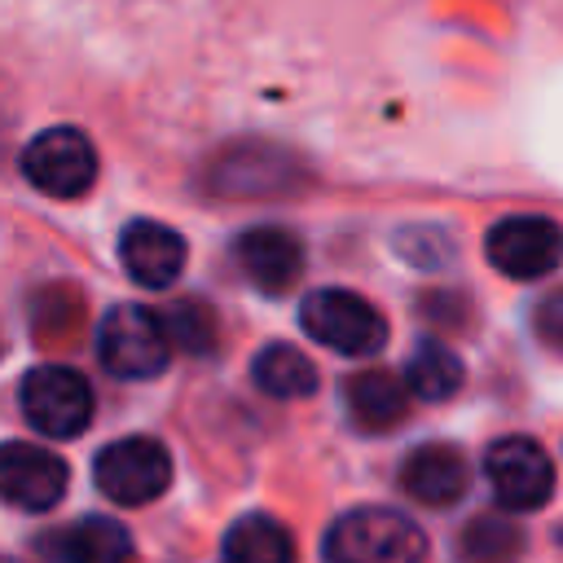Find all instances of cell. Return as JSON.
<instances>
[{
	"instance_id": "7a4b0ae2",
	"label": "cell",
	"mask_w": 563,
	"mask_h": 563,
	"mask_svg": "<svg viewBox=\"0 0 563 563\" xmlns=\"http://www.w3.org/2000/svg\"><path fill=\"white\" fill-rule=\"evenodd\" d=\"M299 325L317 343H325L330 352H343V356H369L387 343V317L365 295L339 290V286L312 290L299 303Z\"/></svg>"
},
{
	"instance_id": "2e32d148",
	"label": "cell",
	"mask_w": 563,
	"mask_h": 563,
	"mask_svg": "<svg viewBox=\"0 0 563 563\" xmlns=\"http://www.w3.org/2000/svg\"><path fill=\"white\" fill-rule=\"evenodd\" d=\"M224 563H295V541L277 519L246 515L224 537Z\"/></svg>"
},
{
	"instance_id": "52a82bcc",
	"label": "cell",
	"mask_w": 563,
	"mask_h": 563,
	"mask_svg": "<svg viewBox=\"0 0 563 563\" xmlns=\"http://www.w3.org/2000/svg\"><path fill=\"white\" fill-rule=\"evenodd\" d=\"M484 255L501 277L537 282L563 264V229L545 216H510L488 229Z\"/></svg>"
},
{
	"instance_id": "9a60e30c",
	"label": "cell",
	"mask_w": 563,
	"mask_h": 563,
	"mask_svg": "<svg viewBox=\"0 0 563 563\" xmlns=\"http://www.w3.org/2000/svg\"><path fill=\"white\" fill-rule=\"evenodd\" d=\"M251 378L260 391L277 396V400H299V396H312L317 391V365L290 347V343H268L255 352L251 361Z\"/></svg>"
},
{
	"instance_id": "44dd1931",
	"label": "cell",
	"mask_w": 563,
	"mask_h": 563,
	"mask_svg": "<svg viewBox=\"0 0 563 563\" xmlns=\"http://www.w3.org/2000/svg\"><path fill=\"white\" fill-rule=\"evenodd\" d=\"M0 563H13V559H4V554H0Z\"/></svg>"
},
{
	"instance_id": "ffe728a7",
	"label": "cell",
	"mask_w": 563,
	"mask_h": 563,
	"mask_svg": "<svg viewBox=\"0 0 563 563\" xmlns=\"http://www.w3.org/2000/svg\"><path fill=\"white\" fill-rule=\"evenodd\" d=\"M537 330H541L545 343H554L563 352V295H554V299H545L537 308Z\"/></svg>"
},
{
	"instance_id": "7c38bea8",
	"label": "cell",
	"mask_w": 563,
	"mask_h": 563,
	"mask_svg": "<svg viewBox=\"0 0 563 563\" xmlns=\"http://www.w3.org/2000/svg\"><path fill=\"white\" fill-rule=\"evenodd\" d=\"M400 484L422 506H453L471 484V466L453 444H422L400 462Z\"/></svg>"
},
{
	"instance_id": "4fadbf2b",
	"label": "cell",
	"mask_w": 563,
	"mask_h": 563,
	"mask_svg": "<svg viewBox=\"0 0 563 563\" xmlns=\"http://www.w3.org/2000/svg\"><path fill=\"white\" fill-rule=\"evenodd\" d=\"M40 550L53 559V563H123L128 550H132V537L123 523L106 519V515H92V519H75L57 532H48L40 541Z\"/></svg>"
},
{
	"instance_id": "ba28073f",
	"label": "cell",
	"mask_w": 563,
	"mask_h": 563,
	"mask_svg": "<svg viewBox=\"0 0 563 563\" xmlns=\"http://www.w3.org/2000/svg\"><path fill=\"white\" fill-rule=\"evenodd\" d=\"M22 172L53 198H79L97 180V150L79 128H48L22 150Z\"/></svg>"
},
{
	"instance_id": "8992f818",
	"label": "cell",
	"mask_w": 563,
	"mask_h": 563,
	"mask_svg": "<svg viewBox=\"0 0 563 563\" xmlns=\"http://www.w3.org/2000/svg\"><path fill=\"white\" fill-rule=\"evenodd\" d=\"M484 475L501 510H537L554 493V462L550 453L528 435L493 440L484 453Z\"/></svg>"
},
{
	"instance_id": "5bb4252c",
	"label": "cell",
	"mask_w": 563,
	"mask_h": 563,
	"mask_svg": "<svg viewBox=\"0 0 563 563\" xmlns=\"http://www.w3.org/2000/svg\"><path fill=\"white\" fill-rule=\"evenodd\" d=\"M343 396H347L352 422L365 431H387L409 413V387H405V378H396L387 369H365V374L347 378Z\"/></svg>"
},
{
	"instance_id": "6da1fadb",
	"label": "cell",
	"mask_w": 563,
	"mask_h": 563,
	"mask_svg": "<svg viewBox=\"0 0 563 563\" xmlns=\"http://www.w3.org/2000/svg\"><path fill=\"white\" fill-rule=\"evenodd\" d=\"M330 563H422L427 537L422 528L387 506H356L339 515L325 532Z\"/></svg>"
},
{
	"instance_id": "d6986e66",
	"label": "cell",
	"mask_w": 563,
	"mask_h": 563,
	"mask_svg": "<svg viewBox=\"0 0 563 563\" xmlns=\"http://www.w3.org/2000/svg\"><path fill=\"white\" fill-rule=\"evenodd\" d=\"M515 528L506 519H475L466 532H462V554L471 563H497L515 550Z\"/></svg>"
},
{
	"instance_id": "e0dca14e",
	"label": "cell",
	"mask_w": 563,
	"mask_h": 563,
	"mask_svg": "<svg viewBox=\"0 0 563 563\" xmlns=\"http://www.w3.org/2000/svg\"><path fill=\"white\" fill-rule=\"evenodd\" d=\"M405 387L422 400H449L462 387V361L440 339H418V347L405 361Z\"/></svg>"
},
{
	"instance_id": "277c9868",
	"label": "cell",
	"mask_w": 563,
	"mask_h": 563,
	"mask_svg": "<svg viewBox=\"0 0 563 563\" xmlns=\"http://www.w3.org/2000/svg\"><path fill=\"white\" fill-rule=\"evenodd\" d=\"M22 413L40 435L70 440L92 422V383L70 365H35L22 387Z\"/></svg>"
},
{
	"instance_id": "ac0fdd59",
	"label": "cell",
	"mask_w": 563,
	"mask_h": 563,
	"mask_svg": "<svg viewBox=\"0 0 563 563\" xmlns=\"http://www.w3.org/2000/svg\"><path fill=\"white\" fill-rule=\"evenodd\" d=\"M163 330H167L172 347H180L189 356H202V352L216 347V312L198 299H180L176 308H167Z\"/></svg>"
},
{
	"instance_id": "8fae6325",
	"label": "cell",
	"mask_w": 563,
	"mask_h": 563,
	"mask_svg": "<svg viewBox=\"0 0 563 563\" xmlns=\"http://www.w3.org/2000/svg\"><path fill=\"white\" fill-rule=\"evenodd\" d=\"M233 255H238L246 282L260 286V290H268V295L286 290L299 277V268H303V242L290 229H277V224L246 229L233 242Z\"/></svg>"
},
{
	"instance_id": "9c48e42d",
	"label": "cell",
	"mask_w": 563,
	"mask_h": 563,
	"mask_svg": "<svg viewBox=\"0 0 563 563\" xmlns=\"http://www.w3.org/2000/svg\"><path fill=\"white\" fill-rule=\"evenodd\" d=\"M66 484H70V471L53 449L31 444V440L0 444V497L9 506L48 510L66 497Z\"/></svg>"
},
{
	"instance_id": "30bf717a",
	"label": "cell",
	"mask_w": 563,
	"mask_h": 563,
	"mask_svg": "<svg viewBox=\"0 0 563 563\" xmlns=\"http://www.w3.org/2000/svg\"><path fill=\"white\" fill-rule=\"evenodd\" d=\"M119 260L132 282L163 290L185 268V238L163 220H128L119 233Z\"/></svg>"
},
{
	"instance_id": "3957f363",
	"label": "cell",
	"mask_w": 563,
	"mask_h": 563,
	"mask_svg": "<svg viewBox=\"0 0 563 563\" xmlns=\"http://www.w3.org/2000/svg\"><path fill=\"white\" fill-rule=\"evenodd\" d=\"M97 356L114 378H158L172 356L163 317L141 303L110 308L97 330Z\"/></svg>"
},
{
	"instance_id": "5b68a950",
	"label": "cell",
	"mask_w": 563,
	"mask_h": 563,
	"mask_svg": "<svg viewBox=\"0 0 563 563\" xmlns=\"http://www.w3.org/2000/svg\"><path fill=\"white\" fill-rule=\"evenodd\" d=\"M97 488L119 506H145L172 484V453L154 435H123L106 444L92 462Z\"/></svg>"
}]
</instances>
